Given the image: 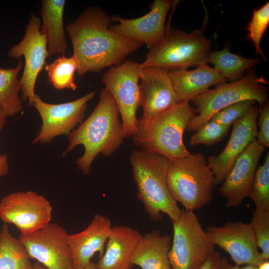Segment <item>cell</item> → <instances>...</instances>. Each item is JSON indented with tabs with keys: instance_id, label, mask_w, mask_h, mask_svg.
I'll list each match as a JSON object with an SVG mask.
<instances>
[{
	"instance_id": "cell-39",
	"label": "cell",
	"mask_w": 269,
	"mask_h": 269,
	"mask_svg": "<svg viewBox=\"0 0 269 269\" xmlns=\"http://www.w3.org/2000/svg\"><path fill=\"white\" fill-rule=\"evenodd\" d=\"M257 269H269V260L265 261L257 267Z\"/></svg>"
},
{
	"instance_id": "cell-26",
	"label": "cell",
	"mask_w": 269,
	"mask_h": 269,
	"mask_svg": "<svg viewBox=\"0 0 269 269\" xmlns=\"http://www.w3.org/2000/svg\"><path fill=\"white\" fill-rule=\"evenodd\" d=\"M0 269H33L25 249L5 223L0 232Z\"/></svg>"
},
{
	"instance_id": "cell-15",
	"label": "cell",
	"mask_w": 269,
	"mask_h": 269,
	"mask_svg": "<svg viewBox=\"0 0 269 269\" xmlns=\"http://www.w3.org/2000/svg\"><path fill=\"white\" fill-rule=\"evenodd\" d=\"M172 3L170 0H154L150 5L148 12L135 18L111 16V21L116 23L110 25L109 28L126 38L145 44L151 49L165 36V21Z\"/></svg>"
},
{
	"instance_id": "cell-3",
	"label": "cell",
	"mask_w": 269,
	"mask_h": 269,
	"mask_svg": "<svg viewBox=\"0 0 269 269\" xmlns=\"http://www.w3.org/2000/svg\"><path fill=\"white\" fill-rule=\"evenodd\" d=\"M137 197L150 219L156 222L166 214L172 222L178 219L181 210L172 196L167 183L169 159L144 149L134 150L130 155Z\"/></svg>"
},
{
	"instance_id": "cell-11",
	"label": "cell",
	"mask_w": 269,
	"mask_h": 269,
	"mask_svg": "<svg viewBox=\"0 0 269 269\" xmlns=\"http://www.w3.org/2000/svg\"><path fill=\"white\" fill-rule=\"evenodd\" d=\"M7 54L14 59L24 57L23 71L20 79L22 99L32 106L37 79L49 56L45 36L41 31L40 19L35 14H32L29 18L22 39L13 46Z\"/></svg>"
},
{
	"instance_id": "cell-8",
	"label": "cell",
	"mask_w": 269,
	"mask_h": 269,
	"mask_svg": "<svg viewBox=\"0 0 269 269\" xmlns=\"http://www.w3.org/2000/svg\"><path fill=\"white\" fill-rule=\"evenodd\" d=\"M172 224L173 239L168 254L171 269H199L215 252V246L194 211H181Z\"/></svg>"
},
{
	"instance_id": "cell-31",
	"label": "cell",
	"mask_w": 269,
	"mask_h": 269,
	"mask_svg": "<svg viewBox=\"0 0 269 269\" xmlns=\"http://www.w3.org/2000/svg\"><path fill=\"white\" fill-rule=\"evenodd\" d=\"M230 127L219 124L211 120L203 124L191 136V145L205 144L210 146L221 140L227 134Z\"/></svg>"
},
{
	"instance_id": "cell-35",
	"label": "cell",
	"mask_w": 269,
	"mask_h": 269,
	"mask_svg": "<svg viewBox=\"0 0 269 269\" xmlns=\"http://www.w3.org/2000/svg\"><path fill=\"white\" fill-rule=\"evenodd\" d=\"M219 269H257V267L252 265H246L241 267L237 265L230 264L226 258H221Z\"/></svg>"
},
{
	"instance_id": "cell-6",
	"label": "cell",
	"mask_w": 269,
	"mask_h": 269,
	"mask_svg": "<svg viewBox=\"0 0 269 269\" xmlns=\"http://www.w3.org/2000/svg\"><path fill=\"white\" fill-rule=\"evenodd\" d=\"M204 30L202 27L188 33L172 28L169 23L164 39L149 50L141 67L169 71L207 64L212 52L211 41L205 36Z\"/></svg>"
},
{
	"instance_id": "cell-40",
	"label": "cell",
	"mask_w": 269,
	"mask_h": 269,
	"mask_svg": "<svg viewBox=\"0 0 269 269\" xmlns=\"http://www.w3.org/2000/svg\"><path fill=\"white\" fill-rule=\"evenodd\" d=\"M33 269H47L42 265L38 263V262H35L33 264Z\"/></svg>"
},
{
	"instance_id": "cell-2",
	"label": "cell",
	"mask_w": 269,
	"mask_h": 269,
	"mask_svg": "<svg viewBox=\"0 0 269 269\" xmlns=\"http://www.w3.org/2000/svg\"><path fill=\"white\" fill-rule=\"evenodd\" d=\"M119 115L112 95L105 88L102 89L95 109L69 134L63 156L76 146L83 145L84 153L75 163L84 174L90 173L92 163L99 154L110 156L123 143L126 136Z\"/></svg>"
},
{
	"instance_id": "cell-24",
	"label": "cell",
	"mask_w": 269,
	"mask_h": 269,
	"mask_svg": "<svg viewBox=\"0 0 269 269\" xmlns=\"http://www.w3.org/2000/svg\"><path fill=\"white\" fill-rule=\"evenodd\" d=\"M262 61L260 58H248L232 53L229 46L220 51H212L208 60L216 71L231 82L240 80L246 70Z\"/></svg>"
},
{
	"instance_id": "cell-32",
	"label": "cell",
	"mask_w": 269,
	"mask_h": 269,
	"mask_svg": "<svg viewBox=\"0 0 269 269\" xmlns=\"http://www.w3.org/2000/svg\"><path fill=\"white\" fill-rule=\"evenodd\" d=\"M256 101L245 100L230 105L217 112L210 120L230 127L236 121L244 117Z\"/></svg>"
},
{
	"instance_id": "cell-41",
	"label": "cell",
	"mask_w": 269,
	"mask_h": 269,
	"mask_svg": "<svg viewBox=\"0 0 269 269\" xmlns=\"http://www.w3.org/2000/svg\"></svg>"
},
{
	"instance_id": "cell-16",
	"label": "cell",
	"mask_w": 269,
	"mask_h": 269,
	"mask_svg": "<svg viewBox=\"0 0 269 269\" xmlns=\"http://www.w3.org/2000/svg\"><path fill=\"white\" fill-rule=\"evenodd\" d=\"M259 111V107L254 105L244 117L234 122L232 134L225 148L220 153L211 155L207 159L214 174L215 185L224 181L237 158L256 138Z\"/></svg>"
},
{
	"instance_id": "cell-1",
	"label": "cell",
	"mask_w": 269,
	"mask_h": 269,
	"mask_svg": "<svg viewBox=\"0 0 269 269\" xmlns=\"http://www.w3.org/2000/svg\"><path fill=\"white\" fill-rule=\"evenodd\" d=\"M111 18L102 9L90 7L67 25L73 54L79 61V75L118 65L142 45L111 30Z\"/></svg>"
},
{
	"instance_id": "cell-18",
	"label": "cell",
	"mask_w": 269,
	"mask_h": 269,
	"mask_svg": "<svg viewBox=\"0 0 269 269\" xmlns=\"http://www.w3.org/2000/svg\"><path fill=\"white\" fill-rule=\"evenodd\" d=\"M265 148L256 138L237 158L219 189L227 207H237L249 197L259 159Z\"/></svg>"
},
{
	"instance_id": "cell-34",
	"label": "cell",
	"mask_w": 269,
	"mask_h": 269,
	"mask_svg": "<svg viewBox=\"0 0 269 269\" xmlns=\"http://www.w3.org/2000/svg\"><path fill=\"white\" fill-rule=\"evenodd\" d=\"M221 257L220 253L217 251L211 255L199 269H219Z\"/></svg>"
},
{
	"instance_id": "cell-14",
	"label": "cell",
	"mask_w": 269,
	"mask_h": 269,
	"mask_svg": "<svg viewBox=\"0 0 269 269\" xmlns=\"http://www.w3.org/2000/svg\"><path fill=\"white\" fill-rule=\"evenodd\" d=\"M206 232L213 245L228 253L236 265L258 267L265 261L250 223L228 222L220 226H208Z\"/></svg>"
},
{
	"instance_id": "cell-17",
	"label": "cell",
	"mask_w": 269,
	"mask_h": 269,
	"mask_svg": "<svg viewBox=\"0 0 269 269\" xmlns=\"http://www.w3.org/2000/svg\"><path fill=\"white\" fill-rule=\"evenodd\" d=\"M139 81L143 112L138 124L147 122L180 102L173 88L169 70L156 67L142 68Z\"/></svg>"
},
{
	"instance_id": "cell-30",
	"label": "cell",
	"mask_w": 269,
	"mask_h": 269,
	"mask_svg": "<svg viewBox=\"0 0 269 269\" xmlns=\"http://www.w3.org/2000/svg\"><path fill=\"white\" fill-rule=\"evenodd\" d=\"M265 261L269 259V211L255 209L250 223Z\"/></svg>"
},
{
	"instance_id": "cell-9",
	"label": "cell",
	"mask_w": 269,
	"mask_h": 269,
	"mask_svg": "<svg viewBox=\"0 0 269 269\" xmlns=\"http://www.w3.org/2000/svg\"><path fill=\"white\" fill-rule=\"evenodd\" d=\"M141 69L140 63L124 61L111 67L102 77L105 88L118 108L126 138L133 136L136 130V112L141 103L139 81Z\"/></svg>"
},
{
	"instance_id": "cell-4",
	"label": "cell",
	"mask_w": 269,
	"mask_h": 269,
	"mask_svg": "<svg viewBox=\"0 0 269 269\" xmlns=\"http://www.w3.org/2000/svg\"><path fill=\"white\" fill-rule=\"evenodd\" d=\"M196 115L188 102H180L147 122L137 125L132 136L141 149L160 154L168 159L189 155L183 140L184 132Z\"/></svg>"
},
{
	"instance_id": "cell-20",
	"label": "cell",
	"mask_w": 269,
	"mask_h": 269,
	"mask_svg": "<svg viewBox=\"0 0 269 269\" xmlns=\"http://www.w3.org/2000/svg\"><path fill=\"white\" fill-rule=\"evenodd\" d=\"M142 235L129 226H113L106 249L96 264L98 269H132V259Z\"/></svg>"
},
{
	"instance_id": "cell-10",
	"label": "cell",
	"mask_w": 269,
	"mask_h": 269,
	"mask_svg": "<svg viewBox=\"0 0 269 269\" xmlns=\"http://www.w3.org/2000/svg\"><path fill=\"white\" fill-rule=\"evenodd\" d=\"M52 206L43 195L33 191H16L0 201V219L14 225L20 234L31 233L51 223Z\"/></svg>"
},
{
	"instance_id": "cell-23",
	"label": "cell",
	"mask_w": 269,
	"mask_h": 269,
	"mask_svg": "<svg viewBox=\"0 0 269 269\" xmlns=\"http://www.w3.org/2000/svg\"><path fill=\"white\" fill-rule=\"evenodd\" d=\"M65 2L64 0H43L41 1V31L45 36L49 56L62 55L67 50L63 22Z\"/></svg>"
},
{
	"instance_id": "cell-13",
	"label": "cell",
	"mask_w": 269,
	"mask_h": 269,
	"mask_svg": "<svg viewBox=\"0 0 269 269\" xmlns=\"http://www.w3.org/2000/svg\"><path fill=\"white\" fill-rule=\"evenodd\" d=\"M68 235L62 226L50 223L31 233L20 234L18 240L29 259L36 260L47 269H71Z\"/></svg>"
},
{
	"instance_id": "cell-22",
	"label": "cell",
	"mask_w": 269,
	"mask_h": 269,
	"mask_svg": "<svg viewBox=\"0 0 269 269\" xmlns=\"http://www.w3.org/2000/svg\"><path fill=\"white\" fill-rule=\"evenodd\" d=\"M170 247L169 236L153 230L141 236L133 253L132 264L141 269H171L168 258Z\"/></svg>"
},
{
	"instance_id": "cell-37",
	"label": "cell",
	"mask_w": 269,
	"mask_h": 269,
	"mask_svg": "<svg viewBox=\"0 0 269 269\" xmlns=\"http://www.w3.org/2000/svg\"><path fill=\"white\" fill-rule=\"evenodd\" d=\"M7 117L0 106V132L3 129L6 123Z\"/></svg>"
},
{
	"instance_id": "cell-12",
	"label": "cell",
	"mask_w": 269,
	"mask_h": 269,
	"mask_svg": "<svg viewBox=\"0 0 269 269\" xmlns=\"http://www.w3.org/2000/svg\"><path fill=\"white\" fill-rule=\"evenodd\" d=\"M95 95V91L90 92L72 101L51 104L36 94L32 106L38 112L42 124L32 143H46L57 136L69 135L82 123L87 104Z\"/></svg>"
},
{
	"instance_id": "cell-27",
	"label": "cell",
	"mask_w": 269,
	"mask_h": 269,
	"mask_svg": "<svg viewBox=\"0 0 269 269\" xmlns=\"http://www.w3.org/2000/svg\"><path fill=\"white\" fill-rule=\"evenodd\" d=\"M79 66V61L74 54L69 57L64 55L49 64L45 65L49 82L58 90L65 89L75 91L77 86L74 74Z\"/></svg>"
},
{
	"instance_id": "cell-19",
	"label": "cell",
	"mask_w": 269,
	"mask_h": 269,
	"mask_svg": "<svg viewBox=\"0 0 269 269\" xmlns=\"http://www.w3.org/2000/svg\"><path fill=\"white\" fill-rule=\"evenodd\" d=\"M110 219L101 215H94L89 225L82 231L67 236V243L72 259L73 267L87 265L97 252L100 257L112 229Z\"/></svg>"
},
{
	"instance_id": "cell-5",
	"label": "cell",
	"mask_w": 269,
	"mask_h": 269,
	"mask_svg": "<svg viewBox=\"0 0 269 269\" xmlns=\"http://www.w3.org/2000/svg\"><path fill=\"white\" fill-rule=\"evenodd\" d=\"M167 183L174 199L185 210H199L212 201L214 174L200 152L169 159Z\"/></svg>"
},
{
	"instance_id": "cell-7",
	"label": "cell",
	"mask_w": 269,
	"mask_h": 269,
	"mask_svg": "<svg viewBox=\"0 0 269 269\" xmlns=\"http://www.w3.org/2000/svg\"><path fill=\"white\" fill-rule=\"evenodd\" d=\"M268 84L263 77L257 76L254 69H250L240 80L219 84L198 95L191 101L198 114L191 120L186 130L197 131L217 112L241 101L254 100L261 107L268 101Z\"/></svg>"
},
{
	"instance_id": "cell-28",
	"label": "cell",
	"mask_w": 269,
	"mask_h": 269,
	"mask_svg": "<svg viewBox=\"0 0 269 269\" xmlns=\"http://www.w3.org/2000/svg\"><path fill=\"white\" fill-rule=\"evenodd\" d=\"M249 197L253 201L256 209L269 211V153L264 164L256 170Z\"/></svg>"
},
{
	"instance_id": "cell-38",
	"label": "cell",
	"mask_w": 269,
	"mask_h": 269,
	"mask_svg": "<svg viewBox=\"0 0 269 269\" xmlns=\"http://www.w3.org/2000/svg\"><path fill=\"white\" fill-rule=\"evenodd\" d=\"M71 269H98L97 267L96 264L92 262H90L87 265L79 268H75L72 267Z\"/></svg>"
},
{
	"instance_id": "cell-29",
	"label": "cell",
	"mask_w": 269,
	"mask_h": 269,
	"mask_svg": "<svg viewBox=\"0 0 269 269\" xmlns=\"http://www.w3.org/2000/svg\"><path fill=\"white\" fill-rule=\"evenodd\" d=\"M269 24V2L267 1L258 9H255L247 29L249 33L248 38L253 43L256 53L265 61L267 59L261 48L262 37Z\"/></svg>"
},
{
	"instance_id": "cell-25",
	"label": "cell",
	"mask_w": 269,
	"mask_h": 269,
	"mask_svg": "<svg viewBox=\"0 0 269 269\" xmlns=\"http://www.w3.org/2000/svg\"><path fill=\"white\" fill-rule=\"evenodd\" d=\"M22 66L20 60L14 68H0V106L7 117L18 114L23 109L19 96L21 84L17 77Z\"/></svg>"
},
{
	"instance_id": "cell-36",
	"label": "cell",
	"mask_w": 269,
	"mask_h": 269,
	"mask_svg": "<svg viewBox=\"0 0 269 269\" xmlns=\"http://www.w3.org/2000/svg\"><path fill=\"white\" fill-rule=\"evenodd\" d=\"M8 170L9 164L7 154L0 153V178L5 175Z\"/></svg>"
},
{
	"instance_id": "cell-21",
	"label": "cell",
	"mask_w": 269,
	"mask_h": 269,
	"mask_svg": "<svg viewBox=\"0 0 269 269\" xmlns=\"http://www.w3.org/2000/svg\"><path fill=\"white\" fill-rule=\"evenodd\" d=\"M169 76L180 102H189L211 86L228 81L207 64L197 66L191 70L187 69L169 70Z\"/></svg>"
},
{
	"instance_id": "cell-33",
	"label": "cell",
	"mask_w": 269,
	"mask_h": 269,
	"mask_svg": "<svg viewBox=\"0 0 269 269\" xmlns=\"http://www.w3.org/2000/svg\"><path fill=\"white\" fill-rule=\"evenodd\" d=\"M258 119L259 130L256 136L258 142L265 148L269 147V103L268 101L261 107Z\"/></svg>"
}]
</instances>
